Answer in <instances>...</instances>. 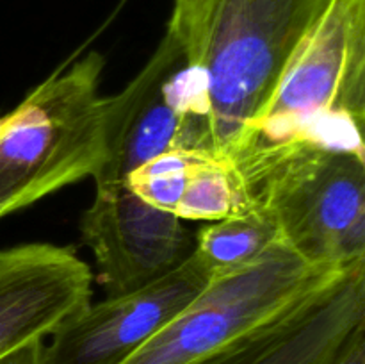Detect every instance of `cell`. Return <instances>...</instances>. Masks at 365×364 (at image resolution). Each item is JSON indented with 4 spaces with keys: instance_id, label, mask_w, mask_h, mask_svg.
<instances>
[{
    "instance_id": "8fae6325",
    "label": "cell",
    "mask_w": 365,
    "mask_h": 364,
    "mask_svg": "<svg viewBox=\"0 0 365 364\" xmlns=\"http://www.w3.org/2000/svg\"><path fill=\"white\" fill-rule=\"evenodd\" d=\"M246 209L248 203L234 170L207 156L192 168L175 214L184 221H216Z\"/></svg>"
},
{
    "instance_id": "8992f818",
    "label": "cell",
    "mask_w": 365,
    "mask_h": 364,
    "mask_svg": "<svg viewBox=\"0 0 365 364\" xmlns=\"http://www.w3.org/2000/svg\"><path fill=\"white\" fill-rule=\"evenodd\" d=\"M212 280L195 250L146 285L98 303L64 321L43 345V364H121L170 323Z\"/></svg>"
},
{
    "instance_id": "5b68a950",
    "label": "cell",
    "mask_w": 365,
    "mask_h": 364,
    "mask_svg": "<svg viewBox=\"0 0 365 364\" xmlns=\"http://www.w3.org/2000/svg\"><path fill=\"white\" fill-rule=\"evenodd\" d=\"M341 270L314 266L278 239L248 266L214 277L121 364L203 363L287 316Z\"/></svg>"
},
{
    "instance_id": "7a4b0ae2",
    "label": "cell",
    "mask_w": 365,
    "mask_h": 364,
    "mask_svg": "<svg viewBox=\"0 0 365 364\" xmlns=\"http://www.w3.org/2000/svg\"><path fill=\"white\" fill-rule=\"evenodd\" d=\"M365 0H331L246 127L230 168L246 177L298 146L365 156Z\"/></svg>"
},
{
    "instance_id": "7c38bea8",
    "label": "cell",
    "mask_w": 365,
    "mask_h": 364,
    "mask_svg": "<svg viewBox=\"0 0 365 364\" xmlns=\"http://www.w3.org/2000/svg\"><path fill=\"white\" fill-rule=\"evenodd\" d=\"M207 156L209 153L198 150H168L132 170L125 182L143 202L175 214L192 168Z\"/></svg>"
},
{
    "instance_id": "30bf717a",
    "label": "cell",
    "mask_w": 365,
    "mask_h": 364,
    "mask_svg": "<svg viewBox=\"0 0 365 364\" xmlns=\"http://www.w3.org/2000/svg\"><path fill=\"white\" fill-rule=\"evenodd\" d=\"M280 239L273 216L262 207L203 225L195 238V253L214 277L248 266Z\"/></svg>"
},
{
    "instance_id": "52a82bcc",
    "label": "cell",
    "mask_w": 365,
    "mask_h": 364,
    "mask_svg": "<svg viewBox=\"0 0 365 364\" xmlns=\"http://www.w3.org/2000/svg\"><path fill=\"white\" fill-rule=\"evenodd\" d=\"M184 223L143 202L127 182L95 184L81 218V241L95 257L107 296L134 291L177 268L195 250Z\"/></svg>"
},
{
    "instance_id": "ba28073f",
    "label": "cell",
    "mask_w": 365,
    "mask_h": 364,
    "mask_svg": "<svg viewBox=\"0 0 365 364\" xmlns=\"http://www.w3.org/2000/svg\"><path fill=\"white\" fill-rule=\"evenodd\" d=\"M93 273L71 246L25 243L0 250V357L45 341L91 303Z\"/></svg>"
},
{
    "instance_id": "4fadbf2b",
    "label": "cell",
    "mask_w": 365,
    "mask_h": 364,
    "mask_svg": "<svg viewBox=\"0 0 365 364\" xmlns=\"http://www.w3.org/2000/svg\"><path fill=\"white\" fill-rule=\"evenodd\" d=\"M214 0H175L173 14L166 31L184 50V59L192 52Z\"/></svg>"
},
{
    "instance_id": "3957f363",
    "label": "cell",
    "mask_w": 365,
    "mask_h": 364,
    "mask_svg": "<svg viewBox=\"0 0 365 364\" xmlns=\"http://www.w3.org/2000/svg\"><path fill=\"white\" fill-rule=\"evenodd\" d=\"M103 64L98 52L64 64L0 116V218L98 173L110 114Z\"/></svg>"
},
{
    "instance_id": "6da1fadb",
    "label": "cell",
    "mask_w": 365,
    "mask_h": 364,
    "mask_svg": "<svg viewBox=\"0 0 365 364\" xmlns=\"http://www.w3.org/2000/svg\"><path fill=\"white\" fill-rule=\"evenodd\" d=\"M331 0H214L175 77L185 143L230 166L250 121Z\"/></svg>"
},
{
    "instance_id": "5bb4252c",
    "label": "cell",
    "mask_w": 365,
    "mask_h": 364,
    "mask_svg": "<svg viewBox=\"0 0 365 364\" xmlns=\"http://www.w3.org/2000/svg\"><path fill=\"white\" fill-rule=\"evenodd\" d=\"M331 364H365V321L348 335Z\"/></svg>"
},
{
    "instance_id": "277c9868",
    "label": "cell",
    "mask_w": 365,
    "mask_h": 364,
    "mask_svg": "<svg viewBox=\"0 0 365 364\" xmlns=\"http://www.w3.org/2000/svg\"><path fill=\"white\" fill-rule=\"evenodd\" d=\"M246 203L273 216L280 239L314 266L365 261V156L298 146L241 181Z\"/></svg>"
},
{
    "instance_id": "9a60e30c",
    "label": "cell",
    "mask_w": 365,
    "mask_h": 364,
    "mask_svg": "<svg viewBox=\"0 0 365 364\" xmlns=\"http://www.w3.org/2000/svg\"><path fill=\"white\" fill-rule=\"evenodd\" d=\"M43 345L45 341L27 343L0 357V364H43Z\"/></svg>"
},
{
    "instance_id": "9c48e42d",
    "label": "cell",
    "mask_w": 365,
    "mask_h": 364,
    "mask_svg": "<svg viewBox=\"0 0 365 364\" xmlns=\"http://www.w3.org/2000/svg\"><path fill=\"white\" fill-rule=\"evenodd\" d=\"M365 321V263L335 273L302 305L200 364H331Z\"/></svg>"
}]
</instances>
